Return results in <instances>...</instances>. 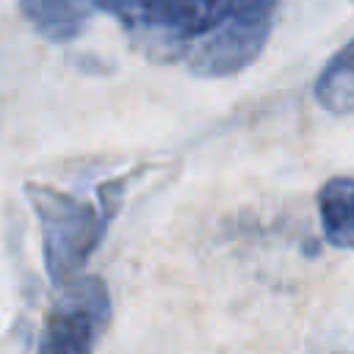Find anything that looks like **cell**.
I'll return each instance as SVG.
<instances>
[{
    "label": "cell",
    "instance_id": "5",
    "mask_svg": "<svg viewBox=\"0 0 354 354\" xmlns=\"http://www.w3.org/2000/svg\"><path fill=\"white\" fill-rule=\"evenodd\" d=\"M318 216L326 243L354 252V177H329L318 191Z\"/></svg>",
    "mask_w": 354,
    "mask_h": 354
},
{
    "label": "cell",
    "instance_id": "1",
    "mask_svg": "<svg viewBox=\"0 0 354 354\" xmlns=\"http://www.w3.org/2000/svg\"><path fill=\"white\" fill-rule=\"evenodd\" d=\"M111 14L130 47L196 77H230L266 47L279 0H91Z\"/></svg>",
    "mask_w": 354,
    "mask_h": 354
},
{
    "label": "cell",
    "instance_id": "4",
    "mask_svg": "<svg viewBox=\"0 0 354 354\" xmlns=\"http://www.w3.org/2000/svg\"><path fill=\"white\" fill-rule=\"evenodd\" d=\"M91 0H19V14L47 41H75L91 19Z\"/></svg>",
    "mask_w": 354,
    "mask_h": 354
},
{
    "label": "cell",
    "instance_id": "3",
    "mask_svg": "<svg viewBox=\"0 0 354 354\" xmlns=\"http://www.w3.org/2000/svg\"><path fill=\"white\" fill-rule=\"evenodd\" d=\"M111 321V293L100 277H77L61 285L50 304L39 354H94L100 335Z\"/></svg>",
    "mask_w": 354,
    "mask_h": 354
},
{
    "label": "cell",
    "instance_id": "2",
    "mask_svg": "<svg viewBox=\"0 0 354 354\" xmlns=\"http://www.w3.org/2000/svg\"><path fill=\"white\" fill-rule=\"evenodd\" d=\"M127 180L130 174L105 183L100 188V205L47 183H25V196L41 230L44 268L55 285H66L80 277L119 210Z\"/></svg>",
    "mask_w": 354,
    "mask_h": 354
},
{
    "label": "cell",
    "instance_id": "7",
    "mask_svg": "<svg viewBox=\"0 0 354 354\" xmlns=\"http://www.w3.org/2000/svg\"><path fill=\"white\" fill-rule=\"evenodd\" d=\"M351 3H354V0H351Z\"/></svg>",
    "mask_w": 354,
    "mask_h": 354
},
{
    "label": "cell",
    "instance_id": "6",
    "mask_svg": "<svg viewBox=\"0 0 354 354\" xmlns=\"http://www.w3.org/2000/svg\"><path fill=\"white\" fill-rule=\"evenodd\" d=\"M313 94L318 105L329 113H354V36L318 72Z\"/></svg>",
    "mask_w": 354,
    "mask_h": 354
}]
</instances>
